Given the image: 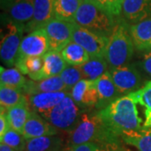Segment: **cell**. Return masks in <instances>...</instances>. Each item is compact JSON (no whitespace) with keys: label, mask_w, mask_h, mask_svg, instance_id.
Here are the masks:
<instances>
[{"label":"cell","mask_w":151,"mask_h":151,"mask_svg":"<svg viewBox=\"0 0 151 151\" xmlns=\"http://www.w3.org/2000/svg\"><path fill=\"white\" fill-rule=\"evenodd\" d=\"M55 0H35L34 14L32 19L25 24V32L30 33L44 28L45 25L53 19L54 16Z\"/></svg>","instance_id":"cell-15"},{"label":"cell","mask_w":151,"mask_h":151,"mask_svg":"<svg viewBox=\"0 0 151 151\" xmlns=\"http://www.w3.org/2000/svg\"><path fill=\"white\" fill-rule=\"evenodd\" d=\"M26 78L18 68H0V85L21 89L23 91L27 83Z\"/></svg>","instance_id":"cell-29"},{"label":"cell","mask_w":151,"mask_h":151,"mask_svg":"<svg viewBox=\"0 0 151 151\" xmlns=\"http://www.w3.org/2000/svg\"><path fill=\"white\" fill-rule=\"evenodd\" d=\"M64 151H105L102 146L94 142L85 143L78 145L65 146Z\"/></svg>","instance_id":"cell-34"},{"label":"cell","mask_w":151,"mask_h":151,"mask_svg":"<svg viewBox=\"0 0 151 151\" xmlns=\"http://www.w3.org/2000/svg\"><path fill=\"white\" fill-rule=\"evenodd\" d=\"M122 14L129 24L151 18V0H124Z\"/></svg>","instance_id":"cell-16"},{"label":"cell","mask_w":151,"mask_h":151,"mask_svg":"<svg viewBox=\"0 0 151 151\" xmlns=\"http://www.w3.org/2000/svg\"><path fill=\"white\" fill-rule=\"evenodd\" d=\"M49 50L50 45L46 32L44 28H40L24 36L17 59L44 56Z\"/></svg>","instance_id":"cell-10"},{"label":"cell","mask_w":151,"mask_h":151,"mask_svg":"<svg viewBox=\"0 0 151 151\" xmlns=\"http://www.w3.org/2000/svg\"><path fill=\"white\" fill-rule=\"evenodd\" d=\"M66 91L65 84L60 76H51L40 81H27L23 89V92L26 95H33L41 92H55Z\"/></svg>","instance_id":"cell-18"},{"label":"cell","mask_w":151,"mask_h":151,"mask_svg":"<svg viewBox=\"0 0 151 151\" xmlns=\"http://www.w3.org/2000/svg\"><path fill=\"white\" fill-rule=\"evenodd\" d=\"M134 48L130 35L129 24L125 19H117L112 34L108 37L105 52V60L108 67L113 68L129 65Z\"/></svg>","instance_id":"cell-3"},{"label":"cell","mask_w":151,"mask_h":151,"mask_svg":"<svg viewBox=\"0 0 151 151\" xmlns=\"http://www.w3.org/2000/svg\"><path fill=\"white\" fill-rule=\"evenodd\" d=\"M44 65L40 75V80L45 79L51 76H60L63 71L67 64L59 51L49 50L43 56Z\"/></svg>","instance_id":"cell-21"},{"label":"cell","mask_w":151,"mask_h":151,"mask_svg":"<svg viewBox=\"0 0 151 151\" xmlns=\"http://www.w3.org/2000/svg\"><path fill=\"white\" fill-rule=\"evenodd\" d=\"M58 129L44 119L36 112L30 110L27 121L24 124L22 134L26 139H35L42 136L56 135Z\"/></svg>","instance_id":"cell-12"},{"label":"cell","mask_w":151,"mask_h":151,"mask_svg":"<svg viewBox=\"0 0 151 151\" xmlns=\"http://www.w3.org/2000/svg\"><path fill=\"white\" fill-rule=\"evenodd\" d=\"M26 95L21 89L0 85V106L1 110L6 112L9 108L21 103Z\"/></svg>","instance_id":"cell-30"},{"label":"cell","mask_w":151,"mask_h":151,"mask_svg":"<svg viewBox=\"0 0 151 151\" xmlns=\"http://www.w3.org/2000/svg\"><path fill=\"white\" fill-rule=\"evenodd\" d=\"M70 96L80 108L96 107L98 103V94L95 81L81 79L70 90Z\"/></svg>","instance_id":"cell-13"},{"label":"cell","mask_w":151,"mask_h":151,"mask_svg":"<svg viewBox=\"0 0 151 151\" xmlns=\"http://www.w3.org/2000/svg\"><path fill=\"white\" fill-rule=\"evenodd\" d=\"M65 148L60 137L50 135L27 139L24 151H64Z\"/></svg>","instance_id":"cell-22"},{"label":"cell","mask_w":151,"mask_h":151,"mask_svg":"<svg viewBox=\"0 0 151 151\" xmlns=\"http://www.w3.org/2000/svg\"><path fill=\"white\" fill-rule=\"evenodd\" d=\"M75 22L53 19L45 25V30L48 37L50 50L60 51L71 41Z\"/></svg>","instance_id":"cell-9"},{"label":"cell","mask_w":151,"mask_h":151,"mask_svg":"<svg viewBox=\"0 0 151 151\" xmlns=\"http://www.w3.org/2000/svg\"><path fill=\"white\" fill-rule=\"evenodd\" d=\"M115 21V17L86 0H83L74 18L76 24L107 37L112 34Z\"/></svg>","instance_id":"cell-4"},{"label":"cell","mask_w":151,"mask_h":151,"mask_svg":"<svg viewBox=\"0 0 151 151\" xmlns=\"http://www.w3.org/2000/svg\"><path fill=\"white\" fill-rule=\"evenodd\" d=\"M10 129L9 121L6 116V112L2 111L0 113V136L4 135L8 130Z\"/></svg>","instance_id":"cell-36"},{"label":"cell","mask_w":151,"mask_h":151,"mask_svg":"<svg viewBox=\"0 0 151 151\" xmlns=\"http://www.w3.org/2000/svg\"><path fill=\"white\" fill-rule=\"evenodd\" d=\"M60 77L65 84L67 92H70L77 82L83 79L79 66L67 65L63 71L60 73Z\"/></svg>","instance_id":"cell-32"},{"label":"cell","mask_w":151,"mask_h":151,"mask_svg":"<svg viewBox=\"0 0 151 151\" xmlns=\"http://www.w3.org/2000/svg\"><path fill=\"white\" fill-rule=\"evenodd\" d=\"M70 92L62 91L55 92H41L26 96L30 109L40 115L49 112L60 103Z\"/></svg>","instance_id":"cell-14"},{"label":"cell","mask_w":151,"mask_h":151,"mask_svg":"<svg viewBox=\"0 0 151 151\" xmlns=\"http://www.w3.org/2000/svg\"><path fill=\"white\" fill-rule=\"evenodd\" d=\"M108 71L120 96L129 95L140 89L142 76L138 69L131 65L109 68Z\"/></svg>","instance_id":"cell-8"},{"label":"cell","mask_w":151,"mask_h":151,"mask_svg":"<svg viewBox=\"0 0 151 151\" xmlns=\"http://www.w3.org/2000/svg\"><path fill=\"white\" fill-rule=\"evenodd\" d=\"M81 108L75 103L70 94L49 112L41 115L55 129L70 133L81 119Z\"/></svg>","instance_id":"cell-6"},{"label":"cell","mask_w":151,"mask_h":151,"mask_svg":"<svg viewBox=\"0 0 151 151\" xmlns=\"http://www.w3.org/2000/svg\"><path fill=\"white\" fill-rule=\"evenodd\" d=\"M35 0H1V7L13 21L27 24L32 19Z\"/></svg>","instance_id":"cell-11"},{"label":"cell","mask_w":151,"mask_h":151,"mask_svg":"<svg viewBox=\"0 0 151 151\" xmlns=\"http://www.w3.org/2000/svg\"><path fill=\"white\" fill-rule=\"evenodd\" d=\"M120 137L125 144L139 151H151V128L143 126L138 129L125 131Z\"/></svg>","instance_id":"cell-20"},{"label":"cell","mask_w":151,"mask_h":151,"mask_svg":"<svg viewBox=\"0 0 151 151\" xmlns=\"http://www.w3.org/2000/svg\"><path fill=\"white\" fill-rule=\"evenodd\" d=\"M26 139L16 130L9 129L5 134L0 136V143L6 144L15 151H24L26 147Z\"/></svg>","instance_id":"cell-31"},{"label":"cell","mask_w":151,"mask_h":151,"mask_svg":"<svg viewBox=\"0 0 151 151\" xmlns=\"http://www.w3.org/2000/svg\"><path fill=\"white\" fill-rule=\"evenodd\" d=\"M97 113L106 127L119 137L125 131L143 127L137 103L129 95L118 97Z\"/></svg>","instance_id":"cell-1"},{"label":"cell","mask_w":151,"mask_h":151,"mask_svg":"<svg viewBox=\"0 0 151 151\" xmlns=\"http://www.w3.org/2000/svg\"><path fill=\"white\" fill-rule=\"evenodd\" d=\"M66 146L94 142L98 145H118L120 137L106 127L97 113H82L76 128L68 133Z\"/></svg>","instance_id":"cell-2"},{"label":"cell","mask_w":151,"mask_h":151,"mask_svg":"<svg viewBox=\"0 0 151 151\" xmlns=\"http://www.w3.org/2000/svg\"><path fill=\"white\" fill-rule=\"evenodd\" d=\"M141 66L143 70L151 76V50L143 51L141 57Z\"/></svg>","instance_id":"cell-35"},{"label":"cell","mask_w":151,"mask_h":151,"mask_svg":"<svg viewBox=\"0 0 151 151\" xmlns=\"http://www.w3.org/2000/svg\"><path fill=\"white\" fill-rule=\"evenodd\" d=\"M83 79L96 81L108 71V64L105 58H90V60L79 65Z\"/></svg>","instance_id":"cell-28"},{"label":"cell","mask_w":151,"mask_h":151,"mask_svg":"<svg viewBox=\"0 0 151 151\" xmlns=\"http://www.w3.org/2000/svg\"><path fill=\"white\" fill-rule=\"evenodd\" d=\"M83 0H55V19L74 22L76 14Z\"/></svg>","instance_id":"cell-26"},{"label":"cell","mask_w":151,"mask_h":151,"mask_svg":"<svg viewBox=\"0 0 151 151\" xmlns=\"http://www.w3.org/2000/svg\"><path fill=\"white\" fill-rule=\"evenodd\" d=\"M30 110L31 109L28 103L27 97L21 103L7 110L6 116L11 129L22 133Z\"/></svg>","instance_id":"cell-23"},{"label":"cell","mask_w":151,"mask_h":151,"mask_svg":"<svg viewBox=\"0 0 151 151\" xmlns=\"http://www.w3.org/2000/svg\"><path fill=\"white\" fill-rule=\"evenodd\" d=\"M129 31L136 50L146 51L151 50V18L129 24Z\"/></svg>","instance_id":"cell-19"},{"label":"cell","mask_w":151,"mask_h":151,"mask_svg":"<svg viewBox=\"0 0 151 151\" xmlns=\"http://www.w3.org/2000/svg\"><path fill=\"white\" fill-rule=\"evenodd\" d=\"M60 52L67 65L79 66L90 60V55L86 50L80 45L72 40L67 44Z\"/></svg>","instance_id":"cell-24"},{"label":"cell","mask_w":151,"mask_h":151,"mask_svg":"<svg viewBox=\"0 0 151 151\" xmlns=\"http://www.w3.org/2000/svg\"><path fill=\"white\" fill-rule=\"evenodd\" d=\"M88 3L102 10L107 12L113 17H118L122 14V5L124 0H86Z\"/></svg>","instance_id":"cell-33"},{"label":"cell","mask_w":151,"mask_h":151,"mask_svg":"<svg viewBox=\"0 0 151 151\" xmlns=\"http://www.w3.org/2000/svg\"><path fill=\"white\" fill-rule=\"evenodd\" d=\"M72 41L80 45L90 55V58H105L108 37L98 35L75 23Z\"/></svg>","instance_id":"cell-7"},{"label":"cell","mask_w":151,"mask_h":151,"mask_svg":"<svg viewBox=\"0 0 151 151\" xmlns=\"http://www.w3.org/2000/svg\"><path fill=\"white\" fill-rule=\"evenodd\" d=\"M43 65V56L19 58L15 62L16 68L24 75H27L32 81H39Z\"/></svg>","instance_id":"cell-25"},{"label":"cell","mask_w":151,"mask_h":151,"mask_svg":"<svg viewBox=\"0 0 151 151\" xmlns=\"http://www.w3.org/2000/svg\"><path fill=\"white\" fill-rule=\"evenodd\" d=\"M95 86L98 94L97 108L103 109L118 97H121L108 70L95 81Z\"/></svg>","instance_id":"cell-17"},{"label":"cell","mask_w":151,"mask_h":151,"mask_svg":"<svg viewBox=\"0 0 151 151\" xmlns=\"http://www.w3.org/2000/svg\"><path fill=\"white\" fill-rule=\"evenodd\" d=\"M24 32V24L13 21L7 15H4V23H2L1 27L0 42V57L4 65H15Z\"/></svg>","instance_id":"cell-5"},{"label":"cell","mask_w":151,"mask_h":151,"mask_svg":"<svg viewBox=\"0 0 151 151\" xmlns=\"http://www.w3.org/2000/svg\"><path fill=\"white\" fill-rule=\"evenodd\" d=\"M0 151H15L10 146H9L6 144L0 143Z\"/></svg>","instance_id":"cell-37"},{"label":"cell","mask_w":151,"mask_h":151,"mask_svg":"<svg viewBox=\"0 0 151 151\" xmlns=\"http://www.w3.org/2000/svg\"><path fill=\"white\" fill-rule=\"evenodd\" d=\"M129 95L134 99L137 104H139L144 108L145 117L144 127L151 128V81L146 82L140 89Z\"/></svg>","instance_id":"cell-27"}]
</instances>
